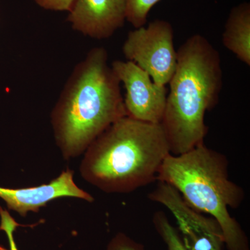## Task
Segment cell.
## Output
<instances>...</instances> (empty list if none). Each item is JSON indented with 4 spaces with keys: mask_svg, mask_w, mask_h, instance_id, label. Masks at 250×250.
<instances>
[{
    "mask_svg": "<svg viewBox=\"0 0 250 250\" xmlns=\"http://www.w3.org/2000/svg\"><path fill=\"white\" fill-rule=\"evenodd\" d=\"M121 83L104 47L90 49L74 68L51 113L56 144L65 160L83 154L108 126L126 116Z\"/></svg>",
    "mask_w": 250,
    "mask_h": 250,
    "instance_id": "obj_1",
    "label": "cell"
},
{
    "mask_svg": "<svg viewBox=\"0 0 250 250\" xmlns=\"http://www.w3.org/2000/svg\"><path fill=\"white\" fill-rule=\"evenodd\" d=\"M170 154L161 124L123 117L98 136L83 152L81 175L106 193L126 194L157 182Z\"/></svg>",
    "mask_w": 250,
    "mask_h": 250,
    "instance_id": "obj_2",
    "label": "cell"
},
{
    "mask_svg": "<svg viewBox=\"0 0 250 250\" xmlns=\"http://www.w3.org/2000/svg\"><path fill=\"white\" fill-rule=\"evenodd\" d=\"M169 84L161 125L170 154L179 155L203 144L206 113L218 104L223 88L221 58L207 38L194 34L179 47Z\"/></svg>",
    "mask_w": 250,
    "mask_h": 250,
    "instance_id": "obj_3",
    "label": "cell"
},
{
    "mask_svg": "<svg viewBox=\"0 0 250 250\" xmlns=\"http://www.w3.org/2000/svg\"><path fill=\"white\" fill-rule=\"evenodd\" d=\"M157 182L174 187L194 209L215 218L223 230L228 250H250L249 239L229 208L244 202V190L229 179V161L205 143L179 154H169L163 162Z\"/></svg>",
    "mask_w": 250,
    "mask_h": 250,
    "instance_id": "obj_4",
    "label": "cell"
},
{
    "mask_svg": "<svg viewBox=\"0 0 250 250\" xmlns=\"http://www.w3.org/2000/svg\"><path fill=\"white\" fill-rule=\"evenodd\" d=\"M123 52L126 61L141 67L154 83L167 85L177 63L172 24L164 20H156L147 27L130 31L123 44Z\"/></svg>",
    "mask_w": 250,
    "mask_h": 250,
    "instance_id": "obj_5",
    "label": "cell"
},
{
    "mask_svg": "<svg viewBox=\"0 0 250 250\" xmlns=\"http://www.w3.org/2000/svg\"><path fill=\"white\" fill-rule=\"evenodd\" d=\"M148 198L172 213L188 250H223L225 239L218 221L190 207L170 184L157 182Z\"/></svg>",
    "mask_w": 250,
    "mask_h": 250,
    "instance_id": "obj_6",
    "label": "cell"
},
{
    "mask_svg": "<svg viewBox=\"0 0 250 250\" xmlns=\"http://www.w3.org/2000/svg\"><path fill=\"white\" fill-rule=\"evenodd\" d=\"M111 67L126 90L124 104L126 116L161 124L168 92L166 85L154 83L147 72L130 61H115Z\"/></svg>",
    "mask_w": 250,
    "mask_h": 250,
    "instance_id": "obj_7",
    "label": "cell"
},
{
    "mask_svg": "<svg viewBox=\"0 0 250 250\" xmlns=\"http://www.w3.org/2000/svg\"><path fill=\"white\" fill-rule=\"evenodd\" d=\"M62 197L94 201L90 193L77 187L74 180L73 171L69 168L62 171L48 184L22 188L0 187V198L6 202L9 209L22 217L27 216L29 212L37 213L49 202Z\"/></svg>",
    "mask_w": 250,
    "mask_h": 250,
    "instance_id": "obj_8",
    "label": "cell"
},
{
    "mask_svg": "<svg viewBox=\"0 0 250 250\" xmlns=\"http://www.w3.org/2000/svg\"><path fill=\"white\" fill-rule=\"evenodd\" d=\"M68 12L67 21L74 30L103 40L124 25L126 0H75Z\"/></svg>",
    "mask_w": 250,
    "mask_h": 250,
    "instance_id": "obj_9",
    "label": "cell"
},
{
    "mask_svg": "<svg viewBox=\"0 0 250 250\" xmlns=\"http://www.w3.org/2000/svg\"><path fill=\"white\" fill-rule=\"evenodd\" d=\"M223 43L241 62L250 66V3H241L230 11L223 31Z\"/></svg>",
    "mask_w": 250,
    "mask_h": 250,
    "instance_id": "obj_10",
    "label": "cell"
},
{
    "mask_svg": "<svg viewBox=\"0 0 250 250\" xmlns=\"http://www.w3.org/2000/svg\"><path fill=\"white\" fill-rule=\"evenodd\" d=\"M152 221L156 232L166 243L167 250H188L178 231L172 226L164 212H156Z\"/></svg>",
    "mask_w": 250,
    "mask_h": 250,
    "instance_id": "obj_11",
    "label": "cell"
},
{
    "mask_svg": "<svg viewBox=\"0 0 250 250\" xmlns=\"http://www.w3.org/2000/svg\"><path fill=\"white\" fill-rule=\"evenodd\" d=\"M161 0H126V21L135 28L143 27L153 6Z\"/></svg>",
    "mask_w": 250,
    "mask_h": 250,
    "instance_id": "obj_12",
    "label": "cell"
},
{
    "mask_svg": "<svg viewBox=\"0 0 250 250\" xmlns=\"http://www.w3.org/2000/svg\"><path fill=\"white\" fill-rule=\"evenodd\" d=\"M19 226L9 211L0 207V250H19L14 238Z\"/></svg>",
    "mask_w": 250,
    "mask_h": 250,
    "instance_id": "obj_13",
    "label": "cell"
},
{
    "mask_svg": "<svg viewBox=\"0 0 250 250\" xmlns=\"http://www.w3.org/2000/svg\"><path fill=\"white\" fill-rule=\"evenodd\" d=\"M104 250H145V248L126 233L119 232L108 242Z\"/></svg>",
    "mask_w": 250,
    "mask_h": 250,
    "instance_id": "obj_14",
    "label": "cell"
},
{
    "mask_svg": "<svg viewBox=\"0 0 250 250\" xmlns=\"http://www.w3.org/2000/svg\"><path fill=\"white\" fill-rule=\"evenodd\" d=\"M44 9L55 11H69L75 0H34Z\"/></svg>",
    "mask_w": 250,
    "mask_h": 250,
    "instance_id": "obj_15",
    "label": "cell"
}]
</instances>
